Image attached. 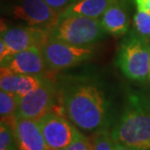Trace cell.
<instances>
[{
	"label": "cell",
	"instance_id": "5bb4252c",
	"mask_svg": "<svg viewBox=\"0 0 150 150\" xmlns=\"http://www.w3.org/2000/svg\"><path fill=\"white\" fill-rule=\"evenodd\" d=\"M117 0H78L69 7L64 9L59 18L69 16H81L93 19H100L107 9Z\"/></svg>",
	"mask_w": 150,
	"mask_h": 150
},
{
	"label": "cell",
	"instance_id": "4fadbf2b",
	"mask_svg": "<svg viewBox=\"0 0 150 150\" xmlns=\"http://www.w3.org/2000/svg\"><path fill=\"white\" fill-rule=\"evenodd\" d=\"M100 25L106 34L114 36L125 35L129 30L130 18L127 5L121 0L114 2L100 17Z\"/></svg>",
	"mask_w": 150,
	"mask_h": 150
},
{
	"label": "cell",
	"instance_id": "8992f818",
	"mask_svg": "<svg viewBox=\"0 0 150 150\" xmlns=\"http://www.w3.org/2000/svg\"><path fill=\"white\" fill-rule=\"evenodd\" d=\"M41 50L48 68L56 71L82 64L95 54L94 48L91 46H74L51 37Z\"/></svg>",
	"mask_w": 150,
	"mask_h": 150
},
{
	"label": "cell",
	"instance_id": "52a82bcc",
	"mask_svg": "<svg viewBox=\"0 0 150 150\" xmlns=\"http://www.w3.org/2000/svg\"><path fill=\"white\" fill-rule=\"evenodd\" d=\"M7 14L28 25L52 31L61 13L51 8L44 0H16L7 7Z\"/></svg>",
	"mask_w": 150,
	"mask_h": 150
},
{
	"label": "cell",
	"instance_id": "9c48e42d",
	"mask_svg": "<svg viewBox=\"0 0 150 150\" xmlns=\"http://www.w3.org/2000/svg\"><path fill=\"white\" fill-rule=\"evenodd\" d=\"M48 147L64 150L79 134L76 128L67 118L50 111L37 120Z\"/></svg>",
	"mask_w": 150,
	"mask_h": 150
},
{
	"label": "cell",
	"instance_id": "ac0fdd59",
	"mask_svg": "<svg viewBox=\"0 0 150 150\" xmlns=\"http://www.w3.org/2000/svg\"><path fill=\"white\" fill-rule=\"evenodd\" d=\"M18 149L15 129L7 123H0V150Z\"/></svg>",
	"mask_w": 150,
	"mask_h": 150
},
{
	"label": "cell",
	"instance_id": "7c38bea8",
	"mask_svg": "<svg viewBox=\"0 0 150 150\" xmlns=\"http://www.w3.org/2000/svg\"><path fill=\"white\" fill-rule=\"evenodd\" d=\"M45 78L44 76L14 73L1 67L0 89L22 98L40 86Z\"/></svg>",
	"mask_w": 150,
	"mask_h": 150
},
{
	"label": "cell",
	"instance_id": "5b68a950",
	"mask_svg": "<svg viewBox=\"0 0 150 150\" xmlns=\"http://www.w3.org/2000/svg\"><path fill=\"white\" fill-rule=\"evenodd\" d=\"M51 32L30 25L11 26L1 29L0 62L14 54L30 48H41L50 39Z\"/></svg>",
	"mask_w": 150,
	"mask_h": 150
},
{
	"label": "cell",
	"instance_id": "7402d4cb",
	"mask_svg": "<svg viewBox=\"0 0 150 150\" xmlns=\"http://www.w3.org/2000/svg\"><path fill=\"white\" fill-rule=\"evenodd\" d=\"M114 147H115V150H133V149L127 147V146L121 144V143L115 142V140H114Z\"/></svg>",
	"mask_w": 150,
	"mask_h": 150
},
{
	"label": "cell",
	"instance_id": "e0dca14e",
	"mask_svg": "<svg viewBox=\"0 0 150 150\" xmlns=\"http://www.w3.org/2000/svg\"><path fill=\"white\" fill-rule=\"evenodd\" d=\"M134 30L140 37L150 41V12L137 10L134 15Z\"/></svg>",
	"mask_w": 150,
	"mask_h": 150
},
{
	"label": "cell",
	"instance_id": "2e32d148",
	"mask_svg": "<svg viewBox=\"0 0 150 150\" xmlns=\"http://www.w3.org/2000/svg\"><path fill=\"white\" fill-rule=\"evenodd\" d=\"M91 144L93 150H115L114 139L109 129H101L92 134Z\"/></svg>",
	"mask_w": 150,
	"mask_h": 150
},
{
	"label": "cell",
	"instance_id": "8fae6325",
	"mask_svg": "<svg viewBox=\"0 0 150 150\" xmlns=\"http://www.w3.org/2000/svg\"><path fill=\"white\" fill-rule=\"evenodd\" d=\"M18 150H46L47 144L37 120L19 118L15 127Z\"/></svg>",
	"mask_w": 150,
	"mask_h": 150
},
{
	"label": "cell",
	"instance_id": "6da1fadb",
	"mask_svg": "<svg viewBox=\"0 0 150 150\" xmlns=\"http://www.w3.org/2000/svg\"><path fill=\"white\" fill-rule=\"evenodd\" d=\"M62 112L76 128L94 133L110 129L116 116L112 95L97 77L77 75L62 80L59 89Z\"/></svg>",
	"mask_w": 150,
	"mask_h": 150
},
{
	"label": "cell",
	"instance_id": "44dd1931",
	"mask_svg": "<svg viewBox=\"0 0 150 150\" xmlns=\"http://www.w3.org/2000/svg\"><path fill=\"white\" fill-rule=\"evenodd\" d=\"M137 10L150 12V0H134Z\"/></svg>",
	"mask_w": 150,
	"mask_h": 150
},
{
	"label": "cell",
	"instance_id": "7a4b0ae2",
	"mask_svg": "<svg viewBox=\"0 0 150 150\" xmlns=\"http://www.w3.org/2000/svg\"><path fill=\"white\" fill-rule=\"evenodd\" d=\"M110 133L115 142L129 148L150 150V96L147 93H128Z\"/></svg>",
	"mask_w": 150,
	"mask_h": 150
},
{
	"label": "cell",
	"instance_id": "3957f363",
	"mask_svg": "<svg viewBox=\"0 0 150 150\" xmlns=\"http://www.w3.org/2000/svg\"><path fill=\"white\" fill-rule=\"evenodd\" d=\"M117 65L128 79L145 82L149 80L150 43L136 32L129 33L120 44Z\"/></svg>",
	"mask_w": 150,
	"mask_h": 150
},
{
	"label": "cell",
	"instance_id": "9a60e30c",
	"mask_svg": "<svg viewBox=\"0 0 150 150\" xmlns=\"http://www.w3.org/2000/svg\"><path fill=\"white\" fill-rule=\"evenodd\" d=\"M0 116L1 122L7 123L12 128L18 121V97L11 93L0 92Z\"/></svg>",
	"mask_w": 150,
	"mask_h": 150
},
{
	"label": "cell",
	"instance_id": "d4e9b609",
	"mask_svg": "<svg viewBox=\"0 0 150 150\" xmlns=\"http://www.w3.org/2000/svg\"><path fill=\"white\" fill-rule=\"evenodd\" d=\"M12 150H18V149H12Z\"/></svg>",
	"mask_w": 150,
	"mask_h": 150
},
{
	"label": "cell",
	"instance_id": "30bf717a",
	"mask_svg": "<svg viewBox=\"0 0 150 150\" xmlns=\"http://www.w3.org/2000/svg\"><path fill=\"white\" fill-rule=\"evenodd\" d=\"M1 67L14 73L44 76L47 69L43 53L40 48H30L14 54L0 62Z\"/></svg>",
	"mask_w": 150,
	"mask_h": 150
},
{
	"label": "cell",
	"instance_id": "ffe728a7",
	"mask_svg": "<svg viewBox=\"0 0 150 150\" xmlns=\"http://www.w3.org/2000/svg\"><path fill=\"white\" fill-rule=\"evenodd\" d=\"M51 8L55 9L56 11L62 13L64 9L69 7L73 3L77 2L78 0H44Z\"/></svg>",
	"mask_w": 150,
	"mask_h": 150
},
{
	"label": "cell",
	"instance_id": "277c9868",
	"mask_svg": "<svg viewBox=\"0 0 150 150\" xmlns=\"http://www.w3.org/2000/svg\"><path fill=\"white\" fill-rule=\"evenodd\" d=\"M105 34L100 19L69 16L59 18L50 37L74 46H91L101 40Z\"/></svg>",
	"mask_w": 150,
	"mask_h": 150
},
{
	"label": "cell",
	"instance_id": "d6986e66",
	"mask_svg": "<svg viewBox=\"0 0 150 150\" xmlns=\"http://www.w3.org/2000/svg\"><path fill=\"white\" fill-rule=\"evenodd\" d=\"M64 150H93V148L91 142H89L88 139L80 132L73 142Z\"/></svg>",
	"mask_w": 150,
	"mask_h": 150
},
{
	"label": "cell",
	"instance_id": "ba28073f",
	"mask_svg": "<svg viewBox=\"0 0 150 150\" xmlns=\"http://www.w3.org/2000/svg\"><path fill=\"white\" fill-rule=\"evenodd\" d=\"M59 88L48 78L40 86L22 98H18V119L38 120L52 111L56 103Z\"/></svg>",
	"mask_w": 150,
	"mask_h": 150
},
{
	"label": "cell",
	"instance_id": "cb8c5ba5",
	"mask_svg": "<svg viewBox=\"0 0 150 150\" xmlns=\"http://www.w3.org/2000/svg\"><path fill=\"white\" fill-rule=\"evenodd\" d=\"M149 80H150V71H149Z\"/></svg>",
	"mask_w": 150,
	"mask_h": 150
},
{
	"label": "cell",
	"instance_id": "603a6c76",
	"mask_svg": "<svg viewBox=\"0 0 150 150\" xmlns=\"http://www.w3.org/2000/svg\"><path fill=\"white\" fill-rule=\"evenodd\" d=\"M46 150H57V149H53V148H50V147H48L47 146V149Z\"/></svg>",
	"mask_w": 150,
	"mask_h": 150
}]
</instances>
